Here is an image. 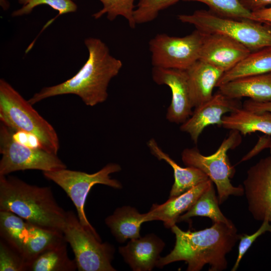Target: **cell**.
<instances>
[{
    "label": "cell",
    "instance_id": "cell-23",
    "mask_svg": "<svg viewBox=\"0 0 271 271\" xmlns=\"http://www.w3.org/2000/svg\"><path fill=\"white\" fill-rule=\"evenodd\" d=\"M65 238L40 254L28 268L30 271H74L77 269L75 259L68 254Z\"/></svg>",
    "mask_w": 271,
    "mask_h": 271
},
{
    "label": "cell",
    "instance_id": "cell-5",
    "mask_svg": "<svg viewBox=\"0 0 271 271\" xmlns=\"http://www.w3.org/2000/svg\"><path fill=\"white\" fill-rule=\"evenodd\" d=\"M178 19L193 25L203 33L227 35L251 52L271 47V24L250 19L223 17L204 10H196L191 14L179 15Z\"/></svg>",
    "mask_w": 271,
    "mask_h": 271
},
{
    "label": "cell",
    "instance_id": "cell-6",
    "mask_svg": "<svg viewBox=\"0 0 271 271\" xmlns=\"http://www.w3.org/2000/svg\"><path fill=\"white\" fill-rule=\"evenodd\" d=\"M241 142L240 133L231 130L218 149L210 155H202L196 148H186L182 152V160L186 166L200 169L215 184L219 205L226 201L230 195L240 197L244 194L242 185L236 187L230 182L235 170L227 154L229 150L238 146Z\"/></svg>",
    "mask_w": 271,
    "mask_h": 271
},
{
    "label": "cell",
    "instance_id": "cell-36",
    "mask_svg": "<svg viewBox=\"0 0 271 271\" xmlns=\"http://www.w3.org/2000/svg\"><path fill=\"white\" fill-rule=\"evenodd\" d=\"M251 20L271 24V5L251 12Z\"/></svg>",
    "mask_w": 271,
    "mask_h": 271
},
{
    "label": "cell",
    "instance_id": "cell-8",
    "mask_svg": "<svg viewBox=\"0 0 271 271\" xmlns=\"http://www.w3.org/2000/svg\"><path fill=\"white\" fill-rule=\"evenodd\" d=\"M63 233L75 256L79 271H115L111 262L114 246L97 238L81 224L72 211H68Z\"/></svg>",
    "mask_w": 271,
    "mask_h": 271
},
{
    "label": "cell",
    "instance_id": "cell-18",
    "mask_svg": "<svg viewBox=\"0 0 271 271\" xmlns=\"http://www.w3.org/2000/svg\"><path fill=\"white\" fill-rule=\"evenodd\" d=\"M218 87L219 92L231 98L268 100L271 99V72L237 78Z\"/></svg>",
    "mask_w": 271,
    "mask_h": 271
},
{
    "label": "cell",
    "instance_id": "cell-31",
    "mask_svg": "<svg viewBox=\"0 0 271 271\" xmlns=\"http://www.w3.org/2000/svg\"><path fill=\"white\" fill-rule=\"evenodd\" d=\"M22 255L5 241L0 240V271H26Z\"/></svg>",
    "mask_w": 271,
    "mask_h": 271
},
{
    "label": "cell",
    "instance_id": "cell-30",
    "mask_svg": "<svg viewBox=\"0 0 271 271\" xmlns=\"http://www.w3.org/2000/svg\"><path fill=\"white\" fill-rule=\"evenodd\" d=\"M180 0H140L133 13L134 22L142 24L154 21L159 13Z\"/></svg>",
    "mask_w": 271,
    "mask_h": 271
},
{
    "label": "cell",
    "instance_id": "cell-34",
    "mask_svg": "<svg viewBox=\"0 0 271 271\" xmlns=\"http://www.w3.org/2000/svg\"><path fill=\"white\" fill-rule=\"evenodd\" d=\"M271 146V138L270 136L265 134L259 137L257 143L254 147L240 161V162H242L249 160L252 157L257 155L263 150L269 148Z\"/></svg>",
    "mask_w": 271,
    "mask_h": 271
},
{
    "label": "cell",
    "instance_id": "cell-11",
    "mask_svg": "<svg viewBox=\"0 0 271 271\" xmlns=\"http://www.w3.org/2000/svg\"><path fill=\"white\" fill-rule=\"evenodd\" d=\"M243 183L248 209L253 218L271 222V156L250 167Z\"/></svg>",
    "mask_w": 271,
    "mask_h": 271
},
{
    "label": "cell",
    "instance_id": "cell-7",
    "mask_svg": "<svg viewBox=\"0 0 271 271\" xmlns=\"http://www.w3.org/2000/svg\"><path fill=\"white\" fill-rule=\"evenodd\" d=\"M121 170L119 164L111 163L92 174L67 168L42 173L45 178L56 184L66 192L75 206L77 215L81 224L87 230L101 240L87 218L84 211L85 203L90 190L95 185L102 184L114 189H121V183L110 176L111 174L118 172Z\"/></svg>",
    "mask_w": 271,
    "mask_h": 271
},
{
    "label": "cell",
    "instance_id": "cell-10",
    "mask_svg": "<svg viewBox=\"0 0 271 271\" xmlns=\"http://www.w3.org/2000/svg\"><path fill=\"white\" fill-rule=\"evenodd\" d=\"M203 38L196 29L182 37L157 34L149 43L153 67L186 70L199 60Z\"/></svg>",
    "mask_w": 271,
    "mask_h": 271
},
{
    "label": "cell",
    "instance_id": "cell-27",
    "mask_svg": "<svg viewBox=\"0 0 271 271\" xmlns=\"http://www.w3.org/2000/svg\"><path fill=\"white\" fill-rule=\"evenodd\" d=\"M99 1L103 7L99 11L92 14L94 19H98L106 15L108 20L113 21L117 17L121 16L126 20L131 28H135L137 25L133 18L135 0Z\"/></svg>",
    "mask_w": 271,
    "mask_h": 271
},
{
    "label": "cell",
    "instance_id": "cell-17",
    "mask_svg": "<svg viewBox=\"0 0 271 271\" xmlns=\"http://www.w3.org/2000/svg\"><path fill=\"white\" fill-rule=\"evenodd\" d=\"M191 99L193 107L209 100L224 73L222 70L200 60L186 70Z\"/></svg>",
    "mask_w": 271,
    "mask_h": 271
},
{
    "label": "cell",
    "instance_id": "cell-14",
    "mask_svg": "<svg viewBox=\"0 0 271 271\" xmlns=\"http://www.w3.org/2000/svg\"><path fill=\"white\" fill-rule=\"evenodd\" d=\"M251 52L246 47L227 35L220 33H203L199 60L226 72Z\"/></svg>",
    "mask_w": 271,
    "mask_h": 271
},
{
    "label": "cell",
    "instance_id": "cell-26",
    "mask_svg": "<svg viewBox=\"0 0 271 271\" xmlns=\"http://www.w3.org/2000/svg\"><path fill=\"white\" fill-rule=\"evenodd\" d=\"M64 239L63 233L55 232L31 224L28 240L22 257L26 270L42 252Z\"/></svg>",
    "mask_w": 271,
    "mask_h": 271
},
{
    "label": "cell",
    "instance_id": "cell-1",
    "mask_svg": "<svg viewBox=\"0 0 271 271\" xmlns=\"http://www.w3.org/2000/svg\"><path fill=\"white\" fill-rule=\"evenodd\" d=\"M84 44L88 57L78 72L65 81L42 88L28 100L31 104L65 94L76 95L89 106L106 100L108 85L119 73L122 63L110 54L108 47L101 39L89 37L85 39Z\"/></svg>",
    "mask_w": 271,
    "mask_h": 271
},
{
    "label": "cell",
    "instance_id": "cell-15",
    "mask_svg": "<svg viewBox=\"0 0 271 271\" xmlns=\"http://www.w3.org/2000/svg\"><path fill=\"white\" fill-rule=\"evenodd\" d=\"M213 182L209 179L176 197H169L162 204H154L145 213V222L160 220L166 228L178 222L180 215L189 210Z\"/></svg>",
    "mask_w": 271,
    "mask_h": 271
},
{
    "label": "cell",
    "instance_id": "cell-28",
    "mask_svg": "<svg viewBox=\"0 0 271 271\" xmlns=\"http://www.w3.org/2000/svg\"><path fill=\"white\" fill-rule=\"evenodd\" d=\"M197 2L206 5L210 11L223 17L251 20V12L245 9L239 0H182Z\"/></svg>",
    "mask_w": 271,
    "mask_h": 271
},
{
    "label": "cell",
    "instance_id": "cell-35",
    "mask_svg": "<svg viewBox=\"0 0 271 271\" xmlns=\"http://www.w3.org/2000/svg\"><path fill=\"white\" fill-rule=\"evenodd\" d=\"M242 107L255 112H271V99L264 101H257L249 99L244 101Z\"/></svg>",
    "mask_w": 271,
    "mask_h": 271
},
{
    "label": "cell",
    "instance_id": "cell-25",
    "mask_svg": "<svg viewBox=\"0 0 271 271\" xmlns=\"http://www.w3.org/2000/svg\"><path fill=\"white\" fill-rule=\"evenodd\" d=\"M218 196H216L213 183L201 194L192 207L185 213L180 215L178 222L188 221L190 218L201 216L206 217L214 222H223L232 224L231 220L226 218L219 207Z\"/></svg>",
    "mask_w": 271,
    "mask_h": 271
},
{
    "label": "cell",
    "instance_id": "cell-2",
    "mask_svg": "<svg viewBox=\"0 0 271 271\" xmlns=\"http://www.w3.org/2000/svg\"><path fill=\"white\" fill-rule=\"evenodd\" d=\"M171 229L175 235V246L168 254L160 257L156 265L158 267L184 261L188 271H199L207 264L209 271L224 270L227 267L226 256L233 249L240 234L234 224L221 222L195 231H183L176 224Z\"/></svg>",
    "mask_w": 271,
    "mask_h": 271
},
{
    "label": "cell",
    "instance_id": "cell-33",
    "mask_svg": "<svg viewBox=\"0 0 271 271\" xmlns=\"http://www.w3.org/2000/svg\"><path fill=\"white\" fill-rule=\"evenodd\" d=\"M13 138L16 142L24 146L42 149L38 138L32 133L23 131H14Z\"/></svg>",
    "mask_w": 271,
    "mask_h": 271
},
{
    "label": "cell",
    "instance_id": "cell-21",
    "mask_svg": "<svg viewBox=\"0 0 271 271\" xmlns=\"http://www.w3.org/2000/svg\"><path fill=\"white\" fill-rule=\"evenodd\" d=\"M145 213H140L136 208L123 206L107 216L105 222L116 240L123 243L128 239L141 237V226L145 222Z\"/></svg>",
    "mask_w": 271,
    "mask_h": 271
},
{
    "label": "cell",
    "instance_id": "cell-12",
    "mask_svg": "<svg viewBox=\"0 0 271 271\" xmlns=\"http://www.w3.org/2000/svg\"><path fill=\"white\" fill-rule=\"evenodd\" d=\"M152 76L159 85H166L171 89L172 99L168 107L167 119L182 124L192 115V103L186 70L153 67Z\"/></svg>",
    "mask_w": 271,
    "mask_h": 271
},
{
    "label": "cell",
    "instance_id": "cell-20",
    "mask_svg": "<svg viewBox=\"0 0 271 271\" xmlns=\"http://www.w3.org/2000/svg\"><path fill=\"white\" fill-rule=\"evenodd\" d=\"M221 127L236 130L243 136L256 131L271 135V112H255L241 107L222 119Z\"/></svg>",
    "mask_w": 271,
    "mask_h": 271
},
{
    "label": "cell",
    "instance_id": "cell-3",
    "mask_svg": "<svg viewBox=\"0 0 271 271\" xmlns=\"http://www.w3.org/2000/svg\"><path fill=\"white\" fill-rule=\"evenodd\" d=\"M0 210L12 212L34 226L61 233L67 213L57 202L50 187L31 185L7 175L0 176Z\"/></svg>",
    "mask_w": 271,
    "mask_h": 271
},
{
    "label": "cell",
    "instance_id": "cell-4",
    "mask_svg": "<svg viewBox=\"0 0 271 271\" xmlns=\"http://www.w3.org/2000/svg\"><path fill=\"white\" fill-rule=\"evenodd\" d=\"M0 120L14 131L34 134L43 150L57 155L60 142L54 127L3 78L0 79Z\"/></svg>",
    "mask_w": 271,
    "mask_h": 271
},
{
    "label": "cell",
    "instance_id": "cell-32",
    "mask_svg": "<svg viewBox=\"0 0 271 271\" xmlns=\"http://www.w3.org/2000/svg\"><path fill=\"white\" fill-rule=\"evenodd\" d=\"M267 219H264L258 230L251 235L242 233L239 234L238 255L235 263L231 269L235 271L239 266L240 261L247 250L255 240L260 235L268 231L271 233V224Z\"/></svg>",
    "mask_w": 271,
    "mask_h": 271
},
{
    "label": "cell",
    "instance_id": "cell-16",
    "mask_svg": "<svg viewBox=\"0 0 271 271\" xmlns=\"http://www.w3.org/2000/svg\"><path fill=\"white\" fill-rule=\"evenodd\" d=\"M165 245L161 238L152 233L130 239L127 245L120 246L118 251L133 270L150 271L156 266Z\"/></svg>",
    "mask_w": 271,
    "mask_h": 271
},
{
    "label": "cell",
    "instance_id": "cell-24",
    "mask_svg": "<svg viewBox=\"0 0 271 271\" xmlns=\"http://www.w3.org/2000/svg\"><path fill=\"white\" fill-rule=\"evenodd\" d=\"M31 226V224L15 213L0 210L1 238L22 256L29 237Z\"/></svg>",
    "mask_w": 271,
    "mask_h": 271
},
{
    "label": "cell",
    "instance_id": "cell-22",
    "mask_svg": "<svg viewBox=\"0 0 271 271\" xmlns=\"http://www.w3.org/2000/svg\"><path fill=\"white\" fill-rule=\"evenodd\" d=\"M271 72V47L251 52L236 65L224 72L216 87L232 80Z\"/></svg>",
    "mask_w": 271,
    "mask_h": 271
},
{
    "label": "cell",
    "instance_id": "cell-37",
    "mask_svg": "<svg viewBox=\"0 0 271 271\" xmlns=\"http://www.w3.org/2000/svg\"><path fill=\"white\" fill-rule=\"evenodd\" d=\"M242 6L250 12L271 5V0H239Z\"/></svg>",
    "mask_w": 271,
    "mask_h": 271
},
{
    "label": "cell",
    "instance_id": "cell-29",
    "mask_svg": "<svg viewBox=\"0 0 271 271\" xmlns=\"http://www.w3.org/2000/svg\"><path fill=\"white\" fill-rule=\"evenodd\" d=\"M22 7L12 13L13 17L28 15L37 7L46 5L58 12V16L74 13L77 5L73 0H18Z\"/></svg>",
    "mask_w": 271,
    "mask_h": 271
},
{
    "label": "cell",
    "instance_id": "cell-38",
    "mask_svg": "<svg viewBox=\"0 0 271 271\" xmlns=\"http://www.w3.org/2000/svg\"><path fill=\"white\" fill-rule=\"evenodd\" d=\"M1 6L4 10H7L10 7V3L7 0H0Z\"/></svg>",
    "mask_w": 271,
    "mask_h": 271
},
{
    "label": "cell",
    "instance_id": "cell-39",
    "mask_svg": "<svg viewBox=\"0 0 271 271\" xmlns=\"http://www.w3.org/2000/svg\"><path fill=\"white\" fill-rule=\"evenodd\" d=\"M269 149L270 150V156H271V146H270V148Z\"/></svg>",
    "mask_w": 271,
    "mask_h": 271
},
{
    "label": "cell",
    "instance_id": "cell-19",
    "mask_svg": "<svg viewBox=\"0 0 271 271\" xmlns=\"http://www.w3.org/2000/svg\"><path fill=\"white\" fill-rule=\"evenodd\" d=\"M151 153L159 160H164L173 169L174 183L171 188L169 197L177 196L201 183L209 179L208 176L200 169L191 166L183 168L165 153L152 138L147 143Z\"/></svg>",
    "mask_w": 271,
    "mask_h": 271
},
{
    "label": "cell",
    "instance_id": "cell-13",
    "mask_svg": "<svg viewBox=\"0 0 271 271\" xmlns=\"http://www.w3.org/2000/svg\"><path fill=\"white\" fill-rule=\"evenodd\" d=\"M241 107L242 104L240 99L229 98L218 91L209 100L196 107L190 117L181 124L180 129L188 133L197 144L207 126L217 125L221 127L223 116Z\"/></svg>",
    "mask_w": 271,
    "mask_h": 271
},
{
    "label": "cell",
    "instance_id": "cell-9",
    "mask_svg": "<svg viewBox=\"0 0 271 271\" xmlns=\"http://www.w3.org/2000/svg\"><path fill=\"white\" fill-rule=\"evenodd\" d=\"M13 132V130L1 123L0 176L26 170L43 172L67 168L57 155L42 149L24 146L15 141Z\"/></svg>",
    "mask_w": 271,
    "mask_h": 271
}]
</instances>
